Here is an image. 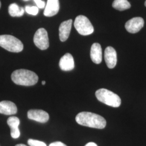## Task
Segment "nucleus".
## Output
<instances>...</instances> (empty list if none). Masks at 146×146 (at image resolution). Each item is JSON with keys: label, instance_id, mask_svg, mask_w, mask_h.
Returning <instances> with one entry per match:
<instances>
[{"label": "nucleus", "instance_id": "21", "mask_svg": "<svg viewBox=\"0 0 146 146\" xmlns=\"http://www.w3.org/2000/svg\"><path fill=\"white\" fill-rule=\"evenodd\" d=\"M49 146H67L64 143H63L61 142L60 141H57V142H52V143L50 144Z\"/></svg>", "mask_w": 146, "mask_h": 146}, {"label": "nucleus", "instance_id": "1", "mask_svg": "<svg viewBox=\"0 0 146 146\" xmlns=\"http://www.w3.org/2000/svg\"><path fill=\"white\" fill-rule=\"evenodd\" d=\"M75 120L80 125L96 129H104L106 125L104 117L91 112L84 111L78 113Z\"/></svg>", "mask_w": 146, "mask_h": 146}, {"label": "nucleus", "instance_id": "6", "mask_svg": "<svg viewBox=\"0 0 146 146\" xmlns=\"http://www.w3.org/2000/svg\"><path fill=\"white\" fill-rule=\"evenodd\" d=\"M34 42L38 48L46 50L49 46V38L46 30L44 28L38 29L34 36Z\"/></svg>", "mask_w": 146, "mask_h": 146}, {"label": "nucleus", "instance_id": "2", "mask_svg": "<svg viewBox=\"0 0 146 146\" xmlns=\"http://www.w3.org/2000/svg\"><path fill=\"white\" fill-rule=\"evenodd\" d=\"M11 78L15 84L24 86H34L38 80V77L36 73L24 69L15 70L12 73Z\"/></svg>", "mask_w": 146, "mask_h": 146}, {"label": "nucleus", "instance_id": "27", "mask_svg": "<svg viewBox=\"0 0 146 146\" xmlns=\"http://www.w3.org/2000/svg\"><path fill=\"white\" fill-rule=\"evenodd\" d=\"M23 1H29V0H23Z\"/></svg>", "mask_w": 146, "mask_h": 146}, {"label": "nucleus", "instance_id": "9", "mask_svg": "<svg viewBox=\"0 0 146 146\" xmlns=\"http://www.w3.org/2000/svg\"><path fill=\"white\" fill-rule=\"evenodd\" d=\"M104 60L107 66L110 69L114 68L117 63V54L113 47H107L104 51Z\"/></svg>", "mask_w": 146, "mask_h": 146}, {"label": "nucleus", "instance_id": "25", "mask_svg": "<svg viewBox=\"0 0 146 146\" xmlns=\"http://www.w3.org/2000/svg\"><path fill=\"white\" fill-rule=\"evenodd\" d=\"M145 6L146 7V1H145Z\"/></svg>", "mask_w": 146, "mask_h": 146}, {"label": "nucleus", "instance_id": "22", "mask_svg": "<svg viewBox=\"0 0 146 146\" xmlns=\"http://www.w3.org/2000/svg\"><path fill=\"white\" fill-rule=\"evenodd\" d=\"M85 146H98V145L94 142H89Z\"/></svg>", "mask_w": 146, "mask_h": 146}, {"label": "nucleus", "instance_id": "10", "mask_svg": "<svg viewBox=\"0 0 146 146\" xmlns=\"http://www.w3.org/2000/svg\"><path fill=\"white\" fill-rule=\"evenodd\" d=\"M72 23V20L70 19L63 22L60 25L59 27V37L61 41L64 42L68 39L71 31Z\"/></svg>", "mask_w": 146, "mask_h": 146}, {"label": "nucleus", "instance_id": "11", "mask_svg": "<svg viewBox=\"0 0 146 146\" xmlns=\"http://www.w3.org/2000/svg\"><path fill=\"white\" fill-rule=\"evenodd\" d=\"M20 123V119L15 116H11L7 120V124L11 128V136L13 139H18L20 136V131L19 128Z\"/></svg>", "mask_w": 146, "mask_h": 146}, {"label": "nucleus", "instance_id": "26", "mask_svg": "<svg viewBox=\"0 0 146 146\" xmlns=\"http://www.w3.org/2000/svg\"><path fill=\"white\" fill-rule=\"evenodd\" d=\"M1 1H0V8H1Z\"/></svg>", "mask_w": 146, "mask_h": 146}, {"label": "nucleus", "instance_id": "14", "mask_svg": "<svg viewBox=\"0 0 146 146\" xmlns=\"http://www.w3.org/2000/svg\"><path fill=\"white\" fill-rule=\"evenodd\" d=\"M60 9L58 0H47V5L44 11V15L52 17L56 15Z\"/></svg>", "mask_w": 146, "mask_h": 146}, {"label": "nucleus", "instance_id": "12", "mask_svg": "<svg viewBox=\"0 0 146 146\" xmlns=\"http://www.w3.org/2000/svg\"><path fill=\"white\" fill-rule=\"evenodd\" d=\"M59 66L63 71H70L75 67L73 56L70 53H67L61 58Z\"/></svg>", "mask_w": 146, "mask_h": 146}, {"label": "nucleus", "instance_id": "16", "mask_svg": "<svg viewBox=\"0 0 146 146\" xmlns=\"http://www.w3.org/2000/svg\"><path fill=\"white\" fill-rule=\"evenodd\" d=\"M8 11L10 15L12 17H21L25 13V9L20 7L16 3L11 4L9 6Z\"/></svg>", "mask_w": 146, "mask_h": 146}, {"label": "nucleus", "instance_id": "7", "mask_svg": "<svg viewBox=\"0 0 146 146\" xmlns=\"http://www.w3.org/2000/svg\"><path fill=\"white\" fill-rule=\"evenodd\" d=\"M144 23V20L142 17H134L125 23V28L129 33L135 34L143 27Z\"/></svg>", "mask_w": 146, "mask_h": 146}, {"label": "nucleus", "instance_id": "17", "mask_svg": "<svg viewBox=\"0 0 146 146\" xmlns=\"http://www.w3.org/2000/svg\"><path fill=\"white\" fill-rule=\"evenodd\" d=\"M112 6L116 10L123 11L129 9L131 5L127 0H114Z\"/></svg>", "mask_w": 146, "mask_h": 146}, {"label": "nucleus", "instance_id": "23", "mask_svg": "<svg viewBox=\"0 0 146 146\" xmlns=\"http://www.w3.org/2000/svg\"><path fill=\"white\" fill-rule=\"evenodd\" d=\"M15 146H27L24 144H18V145H16Z\"/></svg>", "mask_w": 146, "mask_h": 146}, {"label": "nucleus", "instance_id": "24", "mask_svg": "<svg viewBox=\"0 0 146 146\" xmlns=\"http://www.w3.org/2000/svg\"><path fill=\"white\" fill-rule=\"evenodd\" d=\"M46 84V81H42V85H44Z\"/></svg>", "mask_w": 146, "mask_h": 146}, {"label": "nucleus", "instance_id": "8", "mask_svg": "<svg viewBox=\"0 0 146 146\" xmlns=\"http://www.w3.org/2000/svg\"><path fill=\"white\" fill-rule=\"evenodd\" d=\"M28 119L40 123H46L49 119V115L46 111L41 110H31L27 113Z\"/></svg>", "mask_w": 146, "mask_h": 146}, {"label": "nucleus", "instance_id": "5", "mask_svg": "<svg viewBox=\"0 0 146 146\" xmlns=\"http://www.w3.org/2000/svg\"><path fill=\"white\" fill-rule=\"evenodd\" d=\"M74 27L82 35H89L94 32V27L88 19L83 15L77 16L74 21Z\"/></svg>", "mask_w": 146, "mask_h": 146}, {"label": "nucleus", "instance_id": "18", "mask_svg": "<svg viewBox=\"0 0 146 146\" xmlns=\"http://www.w3.org/2000/svg\"><path fill=\"white\" fill-rule=\"evenodd\" d=\"M25 11L27 13L29 14H31L32 15H36L38 13V8L35 6H29L27 5L25 8Z\"/></svg>", "mask_w": 146, "mask_h": 146}, {"label": "nucleus", "instance_id": "13", "mask_svg": "<svg viewBox=\"0 0 146 146\" xmlns=\"http://www.w3.org/2000/svg\"><path fill=\"white\" fill-rule=\"evenodd\" d=\"M17 108L16 104L9 101H3L0 102V113L7 115L15 114Z\"/></svg>", "mask_w": 146, "mask_h": 146}, {"label": "nucleus", "instance_id": "19", "mask_svg": "<svg viewBox=\"0 0 146 146\" xmlns=\"http://www.w3.org/2000/svg\"><path fill=\"white\" fill-rule=\"evenodd\" d=\"M28 144L30 146H47L44 142L34 139H29Z\"/></svg>", "mask_w": 146, "mask_h": 146}, {"label": "nucleus", "instance_id": "20", "mask_svg": "<svg viewBox=\"0 0 146 146\" xmlns=\"http://www.w3.org/2000/svg\"><path fill=\"white\" fill-rule=\"evenodd\" d=\"M34 1L36 3L37 7L38 8L42 9V8H44V7L46 5V3L44 1H42L41 0H34Z\"/></svg>", "mask_w": 146, "mask_h": 146}, {"label": "nucleus", "instance_id": "4", "mask_svg": "<svg viewBox=\"0 0 146 146\" xmlns=\"http://www.w3.org/2000/svg\"><path fill=\"white\" fill-rule=\"evenodd\" d=\"M0 46L11 52H21L23 49L22 42L10 35H0Z\"/></svg>", "mask_w": 146, "mask_h": 146}, {"label": "nucleus", "instance_id": "15", "mask_svg": "<svg viewBox=\"0 0 146 146\" xmlns=\"http://www.w3.org/2000/svg\"><path fill=\"white\" fill-rule=\"evenodd\" d=\"M102 48L98 43H94L90 49V58L93 62L100 64L102 62Z\"/></svg>", "mask_w": 146, "mask_h": 146}, {"label": "nucleus", "instance_id": "3", "mask_svg": "<svg viewBox=\"0 0 146 146\" xmlns=\"http://www.w3.org/2000/svg\"><path fill=\"white\" fill-rule=\"evenodd\" d=\"M95 95L99 101L112 107L117 108L121 104V98L117 94L106 89L98 90Z\"/></svg>", "mask_w": 146, "mask_h": 146}]
</instances>
